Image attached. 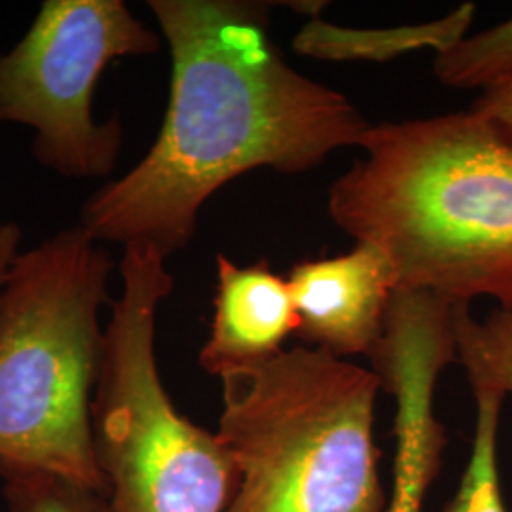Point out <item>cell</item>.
I'll list each match as a JSON object with an SVG mask.
<instances>
[{
    "instance_id": "obj_1",
    "label": "cell",
    "mask_w": 512,
    "mask_h": 512,
    "mask_svg": "<svg viewBox=\"0 0 512 512\" xmlns=\"http://www.w3.org/2000/svg\"><path fill=\"white\" fill-rule=\"evenodd\" d=\"M171 57L164 122L147 154L80 211L99 243L169 256L203 205L255 169L300 175L363 147L370 124L344 93L294 71L270 38V2L148 0Z\"/></svg>"
},
{
    "instance_id": "obj_2",
    "label": "cell",
    "mask_w": 512,
    "mask_h": 512,
    "mask_svg": "<svg viewBox=\"0 0 512 512\" xmlns=\"http://www.w3.org/2000/svg\"><path fill=\"white\" fill-rule=\"evenodd\" d=\"M332 222L384 253L397 293L512 310V143L473 110L372 126Z\"/></svg>"
},
{
    "instance_id": "obj_3",
    "label": "cell",
    "mask_w": 512,
    "mask_h": 512,
    "mask_svg": "<svg viewBox=\"0 0 512 512\" xmlns=\"http://www.w3.org/2000/svg\"><path fill=\"white\" fill-rule=\"evenodd\" d=\"M112 256L80 226L21 251L0 283V473L46 471L107 492L93 444Z\"/></svg>"
},
{
    "instance_id": "obj_4",
    "label": "cell",
    "mask_w": 512,
    "mask_h": 512,
    "mask_svg": "<svg viewBox=\"0 0 512 512\" xmlns=\"http://www.w3.org/2000/svg\"><path fill=\"white\" fill-rule=\"evenodd\" d=\"M219 380L217 435L238 471L226 512H385L374 368L296 346Z\"/></svg>"
},
{
    "instance_id": "obj_5",
    "label": "cell",
    "mask_w": 512,
    "mask_h": 512,
    "mask_svg": "<svg viewBox=\"0 0 512 512\" xmlns=\"http://www.w3.org/2000/svg\"><path fill=\"white\" fill-rule=\"evenodd\" d=\"M93 399V444L112 512H226L238 471L217 433L186 418L165 389L156 319L175 279L147 243L124 247Z\"/></svg>"
},
{
    "instance_id": "obj_6",
    "label": "cell",
    "mask_w": 512,
    "mask_h": 512,
    "mask_svg": "<svg viewBox=\"0 0 512 512\" xmlns=\"http://www.w3.org/2000/svg\"><path fill=\"white\" fill-rule=\"evenodd\" d=\"M160 50L162 37L124 0H44L0 54V126L33 129L35 160L59 177H110L124 126L118 116L95 118V88L110 63Z\"/></svg>"
},
{
    "instance_id": "obj_7",
    "label": "cell",
    "mask_w": 512,
    "mask_h": 512,
    "mask_svg": "<svg viewBox=\"0 0 512 512\" xmlns=\"http://www.w3.org/2000/svg\"><path fill=\"white\" fill-rule=\"evenodd\" d=\"M370 361L397 403L393 486L385 512H423L446 448L433 401L442 370L456 363L454 306L431 294H395L384 340Z\"/></svg>"
},
{
    "instance_id": "obj_8",
    "label": "cell",
    "mask_w": 512,
    "mask_h": 512,
    "mask_svg": "<svg viewBox=\"0 0 512 512\" xmlns=\"http://www.w3.org/2000/svg\"><path fill=\"white\" fill-rule=\"evenodd\" d=\"M298 315V338L340 359L372 357L384 340L397 294L389 258L370 243L346 255L294 264L287 277Z\"/></svg>"
},
{
    "instance_id": "obj_9",
    "label": "cell",
    "mask_w": 512,
    "mask_h": 512,
    "mask_svg": "<svg viewBox=\"0 0 512 512\" xmlns=\"http://www.w3.org/2000/svg\"><path fill=\"white\" fill-rule=\"evenodd\" d=\"M298 330L293 294L285 277L266 260L239 266L217 255V291L209 338L200 351V366L211 376L266 363L285 351Z\"/></svg>"
},
{
    "instance_id": "obj_10",
    "label": "cell",
    "mask_w": 512,
    "mask_h": 512,
    "mask_svg": "<svg viewBox=\"0 0 512 512\" xmlns=\"http://www.w3.org/2000/svg\"><path fill=\"white\" fill-rule=\"evenodd\" d=\"M476 6L465 2L444 18L395 27H346L321 18H311L294 35L296 54L319 61H370L387 63L420 50L446 52L461 38L475 19Z\"/></svg>"
},
{
    "instance_id": "obj_11",
    "label": "cell",
    "mask_w": 512,
    "mask_h": 512,
    "mask_svg": "<svg viewBox=\"0 0 512 512\" xmlns=\"http://www.w3.org/2000/svg\"><path fill=\"white\" fill-rule=\"evenodd\" d=\"M469 308L454 306L456 363L467 370L473 391L512 395V310L476 319Z\"/></svg>"
},
{
    "instance_id": "obj_12",
    "label": "cell",
    "mask_w": 512,
    "mask_h": 512,
    "mask_svg": "<svg viewBox=\"0 0 512 512\" xmlns=\"http://www.w3.org/2000/svg\"><path fill=\"white\" fill-rule=\"evenodd\" d=\"M475 437L458 490L444 512H509L499 478L497 435L505 397L494 391H473Z\"/></svg>"
},
{
    "instance_id": "obj_13",
    "label": "cell",
    "mask_w": 512,
    "mask_h": 512,
    "mask_svg": "<svg viewBox=\"0 0 512 512\" xmlns=\"http://www.w3.org/2000/svg\"><path fill=\"white\" fill-rule=\"evenodd\" d=\"M440 84L456 90H490L512 78V18L465 37L433 61Z\"/></svg>"
},
{
    "instance_id": "obj_14",
    "label": "cell",
    "mask_w": 512,
    "mask_h": 512,
    "mask_svg": "<svg viewBox=\"0 0 512 512\" xmlns=\"http://www.w3.org/2000/svg\"><path fill=\"white\" fill-rule=\"evenodd\" d=\"M8 512H112L107 492L46 471H2Z\"/></svg>"
},
{
    "instance_id": "obj_15",
    "label": "cell",
    "mask_w": 512,
    "mask_h": 512,
    "mask_svg": "<svg viewBox=\"0 0 512 512\" xmlns=\"http://www.w3.org/2000/svg\"><path fill=\"white\" fill-rule=\"evenodd\" d=\"M469 110L488 120L501 137L512 143V78L480 92Z\"/></svg>"
},
{
    "instance_id": "obj_16",
    "label": "cell",
    "mask_w": 512,
    "mask_h": 512,
    "mask_svg": "<svg viewBox=\"0 0 512 512\" xmlns=\"http://www.w3.org/2000/svg\"><path fill=\"white\" fill-rule=\"evenodd\" d=\"M21 253V228L18 222L0 217V283L12 262Z\"/></svg>"
}]
</instances>
